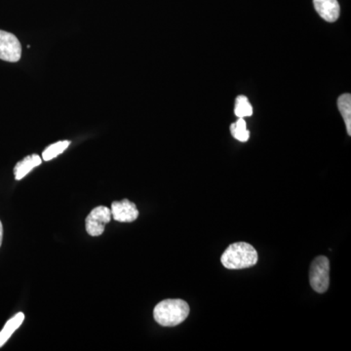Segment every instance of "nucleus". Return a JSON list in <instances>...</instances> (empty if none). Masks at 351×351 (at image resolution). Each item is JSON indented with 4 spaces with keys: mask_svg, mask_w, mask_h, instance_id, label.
I'll return each mask as SVG.
<instances>
[{
    "mask_svg": "<svg viewBox=\"0 0 351 351\" xmlns=\"http://www.w3.org/2000/svg\"><path fill=\"white\" fill-rule=\"evenodd\" d=\"M234 113L239 119H245L253 114V108L246 97H237L235 100Z\"/></svg>",
    "mask_w": 351,
    "mask_h": 351,
    "instance_id": "obj_12",
    "label": "nucleus"
},
{
    "mask_svg": "<svg viewBox=\"0 0 351 351\" xmlns=\"http://www.w3.org/2000/svg\"><path fill=\"white\" fill-rule=\"evenodd\" d=\"M338 108L341 117L345 120L346 131L351 135V95L343 94L339 97Z\"/></svg>",
    "mask_w": 351,
    "mask_h": 351,
    "instance_id": "obj_10",
    "label": "nucleus"
},
{
    "mask_svg": "<svg viewBox=\"0 0 351 351\" xmlns=\"http://www.w3.org/2000/svg\"><path fill=\"white\" fill-rule=\"evenodd\" d=\"M112 216L120 223H132L138 217V211L135 203L128 199L114 201L112 204Z\"/></svg>",
    "mask_w": 351,
    "mask_h": 351,
    "instance_id": "obj_6",
    "label": "nucleus"
},
{
    "mask_svg": "<svg viewBox=\"0 0 351 351\" xmlns=\"http://www.w3.org/2000/svg\"><path fill=\"white\" fill-rule=\"evenodd\" d=\"M41 162H43L41 157L38 154H32V156L25 157L22 161L16 164L15 168H14L15 179L20 181L29 174L34 168L40 165Z\"/></svg>",
    "mask_w": 351,
    "mask_h": 351,
    "instance_id": "obj_8",
    "label": "nucleus"
},
{
    "mask_svg": "<svg viewBox=\"0 0 351 351\" xmlns=\"http://www.w3.org/2000/svg\"><path fill=\"white\" fill-rule=\"evenodd\" d=\"M221 262L228 269H248L258 263V253L252 245L237 242L226 248Z\"/></svg>",
    "mask_w": 351,
    "mask_h": 351,
    "instance_id": "obj_2",
    "label": "nucleus"
},
{
    "mask_svg": "<svg viewBox=\"0 0 351 351\" xmlns=\"http://www.w3.org/2000/svg\"><path fill=\"white\" fill-rule=\"evenodd\" d=\"M230 132L233 137L239 140V142H247L250 137V132L247 130V124L244 119H239L235 123L230 125Z\"/></svg>",
    "mask_w": 351,
    "mask_h": 351,
    "instance_id": "obj_13",
    "label": "nucleus"
},
{
    "mask_svg": "<svg viewBox=\"0 0 351 351\" xmlns=\"http://www.w3.org/2000/svg\"><path fill=\"white\" fill-rule=\"evenodd\" d=\"M25 320V314L20 313L16 314L15 316L9 321H7L5 326L0 332V348L5 345L6 341L10 339L13 332L16 331L22 325L23 321Z\"/></svg>",
    "mask_w": 351,
    "mask_h": 351,
    "instance_id": "obj_9",
    "label": "nucleus"
},
{
    "mask_svg": "<svg viewBox=\"0 0 351 351\" xmlns=\"http://www.w3.org/2000/svg\"><path fill=\"white\" fill-rule=\"evenodd\" d=\"M313 4L323 20L334 23L339 19L341 9L338 0H313Z\"/></svg>",
    "mask_w": 351,
    "mask_h": 351,
    "instance_id": "obj_7",
    "label": "nucleus"
},
{
    "mask_svg": "<svg viewBox=\"0 0 351 351\" xmlns=\"http://www.w3.org/2000/svg\"><path fill=\"white\" fill-rule=\"evenodd\" d=\"M188 302L180 299H168L159 302L154 311V320L163 327H174L188 318Z\"/></svg>",
    "mask_w": 351,
    "mask_h": 351,
    "instance_id": "obj_1",
    "label": "nucleus"
},
{
    "mask_svg": "<svg viewBox=\"0 0 351 351\" xmlns=\"http://www.w3.org/2000/svg\"><path fill=\"white\" fill-rule=\"evenodd\" d=\"M22 56V45L19 39L11 32L0 29V60L16 63Z\"/></svg>",
    "mask_w": 351,
    "mask_h": 351,
    "instance_id": "obj_5",
    "label": "nucleus"
},
{
    "mask_svg": "<svg viewBox=\"0 0 351 351\" xmlns=\"http://www.w3.org/2000/svg\"><path fill=\"white\" fill-rule=\"evenodd\" d=\"M112 219V211L110 208L99 206L92 210L88 215L85 226L86 232L91 237H100L105 232L106 225Z\"/></svg>",
    "mask_w": 351,
    "mask_h": 351,
    "instance_id": "obj_4",
    "label": "nucleus"
},
{
    "mask_svg": "<svg viewBox=\"0 0 351 351\" xmlns=\"http://www.w3.org/2000/svg\"><path fill=\"white\" fill-rule=\"evenodd\" d=\"M2 239H3V226H2L1 221H0V247H1Z\"/></svg>",
    "mask_w": 351,
    "mask_h": 351,
    "instance_id": "obj_14",
    "label": "nucleus"
},
{
    "mask_svg": "<svg viewBox=\"0 0 351 351\" xmlns=\"http://www.w3.org/2000/svg\"><path fill=\"white\" fill-rule=\"evenodd\" d=\"M309 281L315 292L323 294L330 285V262L325 256L314 258L309 270Z\"/></svg>",
    "mask_w": 351,
    "mask_h": 351,
    "instance_id": "obj_3",
    "label": "nucleus"
},
{
    "mask_svg": "<svg viewBox=\"0 0 351 351\" xmlns=\"http://www.w3.org/2000/svg\"><path fill=\"white\" fill-rule=\"evenodd\" d=\"M71 142L69 141H61V142L55 143L49 145L45 151L43 152V159L45 161L52 160L53 158L63 154L68 149Z\"/></svg>",
    "mask_w": 351,
    "mask_h": 351,
    "instance_id": "obj_11",
    "label": "nucleus"
}]
</instances>
